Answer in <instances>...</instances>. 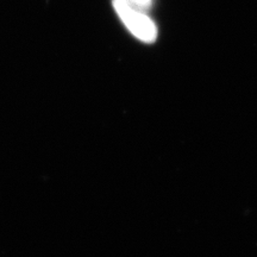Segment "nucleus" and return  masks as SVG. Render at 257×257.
Returning a JSON list of instances; mask_svg holds the SVG:
<instances>
[{"label": "nucleus", "mask_w": 257, "mask_h": 257, "mask_svg": "<svg viewBox=\"0 0 257 257\" xmlns=\"http://www.w3.org/2000/svg\"><path fill=\"white\" fill-rule=\"evenodd\" d=\"M113 6L125 27L138 40L147 43H152L156 40L157 30L155 24L143 12L138 11L136 6L128 3L127 0H113Z\"/></svg>", "instance_id": "1"}, {"label": "nucleus", "mask_w": 257, "mask_h": 257, "mask_svg": "<svg viewBox=\"0 0 257 257\" xmlns=\"http://www.w3.org/2000/svg\"><path fill=\"white\" fill-rule=\"evenodd\" d=\"M128 3L136 6V8H149L152 4V0H127Z\"/></svg>", "instance_id": "2"}]
</instances>
